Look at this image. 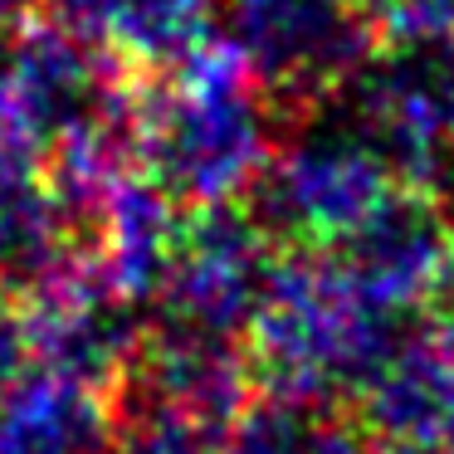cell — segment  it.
I'll return each mask as SVG.
<instances>
[{
  "label": "cell",
  "instance_id": "obj_9",
  "mask_svg": "<svg viewBox=\"0 0 454 454\" xmlns=\"http://www.w3.org/2000/svg\"><path fill=\"white\" fill-rule=\"evenodd\" d=\"M352 411L342 401L259 386L225 430V454H342Z\"/></svg>",
  "mask_w": 454,
  "mask_h": 454
},
{
  "label": "cell",
  "instance_id": "obj_5",
  "mask_svg": "<svg viewBox=\"0 0 454 454\" xmlns=\"http://www.w3.org/2000/svg\"><path fill=\"white\" fill-rule=\"evenodd\" d=\"M327 254L372 303L415 313L454 254V210L434 186L395 181Z\"/></svg>",
  "mask_w": 454,
  "mask_h": 454
},
{
  "label": "cell",
  "instance_id": "obj_2",
  "mask_svg": "<svg viewBox=\"0 0 454 454\" xmlns=\"http://www.w3.org/2000/svg\"><path fill=\"white\" fill-rule=\"evenodd\" d=\"M395 181L381 147L352 118L317 122L313 113L288 147H274L245 206L278 249H333Z\"/></svg>",
  "mask_w": 454,
  "mask_h": 454
},
{
  "label": "cell",
  "instance_id": "obj_4",
  "mask_svg": "<svg viewBox=\"0 0 454 454\" xmlns=\"http://www.w3.org/2000/svg\"><path fill=\"white\" fill-rule=\"evenodd\" d=\"M278 269V245L249 215L245 200H215L181 215L176 249L157 288V317L196 333L249 342L269 278Z\"/></svg>",
  "mask_w": 454,
  "mask_h": 454
},
{
  "label": "cell",
  "instance_id": "obj_1",
  "mask_svg": "<svg viewBox=\"0 0 454 454\" xmlns=\"http://www.w3.org/2000/svg\"><path fill=\"white\" fill-rule=\"evenodd\" d=\"M142 176L181 210L245 200L274 157V113L230 40L196 50L142 93Z\"/></svg>",
  "mask_w": 454,
  "mask_h": 454
},
{
  "label": "cell",
  "instance_id": "obj_6",
  "mask_svg": "<svg viewBox=\"0 0 454 454\" xmlns=\"http://www.w3.org/2000/svg\"><path fill=\"white\" fill-rule=\"evenodd\" d=\"M347 411L395 450L444 444L454 430V362L430 342L425 327H411Z\"/></svg>",
  "mask_w": 454,
  "mask_h": 454
},
{
  "label": "cell",
  "instance_id": "obj_8",
  "mask_svg": "<svg viewBox=\"0 0 454 454\" xmlns=\"http://www.w3.org/2000/svg\"><path fill=\"white\" fill-rule=\"evenodd\" d=\"M108 395L59 372L20 376L0 401V454H108Z\"/></svg>",
  "mask_w": 454,
  "mask_h": 454
},
{
  "label": "cell",
  "instance_id": "obj_12",
  "mask_svg": "<svg viewBox=\"0 0 454 454\" xmlns=\"http://www.w3.org/2000/svg\"><path fill=\"white\" fill-rule=\"evenodd\" d=\"M25 5H30V0H0V35L11 30V25H20Z\"/></svg>",
  "mask_w": 454,
  "mask_h": 454
},
{
  "label": "cell",
  "instance_id": "obj_7",
  "mask_svg": "<svg viewBox=\"0 0 454 454\" xmlns=\"http://www.w3.org/2000/svg\"><path fill=\"white\" fill-rule=\"evenodd\" d=\"M54 20L142 69H181L215 40V0H54Z\"/></svg>",
  "mask_w": 454,
  "mask_h": 454
},
{
  "label": "cell",
  "instance_id": "obj_14",
  "mask_svg": "<svg viewBox=\"0 0 454 454\" xmlns=\"http://www.w3.org/2000/svg\"><path fill=\"white\" fill-rule=\"evenodd\" d=\"M450 157H454V152H450Z\"/></svg>",
  "mask_w": 454,
  "mask_h": 454
},
{
  "label": "cell",
  "instance_id": "obj_10",
  "mask_svg": "<svg viewBox=\"0 0 454 454\" xmlns=\"http://www.w3.org/2000/svg\"><path fill=\"white\" fill-rule=\"evenodd\" d=\"M25 366H30V333H25L20 303L0 298V401L20 386Z\"/></svg>",
  "mask_w": 454,
  "mask_h": 454
},
{
  "label": "cell",
  "instance_id": "obj_3",
  "mask_svg": "<svg viewBox=\"0 0 454 454\" xmlns=\"http://www.w3.org/2000/svg\"><path fill=\"white\" fill-rule=\"evenodd\" d=\"M230 44L274 122H308L376 54V30L342 0H225Z\"/></svg>",
  "mask_w": 454,
  "mask_h": 454
},
{
  "label": "cell",
  "instance_id": "obj_11",
  "mask_svg": "<svg viewBox=\"0 0 454 454\" xmlns=\"http://www.w3.org/2000/svg\"><path fill=\"white\" fill-rule=\"evenodd\" d=\"M420 313H425V323H420V327L430 333V342H434V347H440V352L454 362V254H450V264L440 269L434 288L425 294Z\"/></svg>",
  "mask_w": 454,
  "mask_h": 454
},
{
  "label": "cell",
  "instance_id": "obj_13",
  "mask_svg": "<svg viewBox=\"0 0 454 454\" xmlns=\"http://www.w3.org/2000/svg\"><path fill=\"white\" fill-rule=\"evenodd\" d=\"M342 5H347V11H356V15H366V20H381L391 0H342Z\"/></svg>",
  "mask_w": 454,
  "mask_h": 454
}]
</instances>
